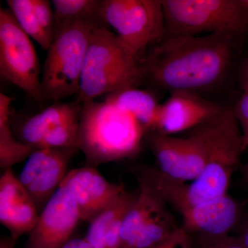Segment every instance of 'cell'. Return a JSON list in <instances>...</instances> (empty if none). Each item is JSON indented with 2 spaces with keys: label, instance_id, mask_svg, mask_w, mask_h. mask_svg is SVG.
<instances>
[{
  "label": "cell",
  "instance_id": "cell-3",
  "mask_svg": "<svg viewBox=\"0 0 248 248\" xmlns=\"http://www.w3.org/2000/svg\"><path fill=\"white\" fill-rule=\"evenodd\" d=\"M81 104L77 147L84 153L87 166L139 153L145 130L131 114L107 99Z\"/></svg>",
  "mask_w": 248,
  "mask_h": 248
},
{
  "label": "cell",
  "instance_id": "cell-4",
  "mask_svg": "<svg viewBox=\"0 0 248 248\" xmlns=\"http://www.w3.org/2000/svg\"><path fill=\"white\" fill-rule=\"evenodd\" d=\"M144 74L118 36L100 24L90 40L76 101L83 104L134 88Z\"/></svg>",
  "mask_w": 248,
  "mask_h": 248
},
{
  "label": "cell",
  "instance_id": "cell-20",
  "mask_svg": "<svg viewBox=\"0 0 248 248\" xmlns=\"http://www.w3.org/2000/svg\"><path fill=\"white\" fill-rule=\"evenodd\" d=\"M138 194L124 191L90 222L85 239L93 248H106V237L109 228L117 219L126 215L136 200Z\"/></svg>",
  "mask_w": 248,
  "mask_h": 248
},
{
  "label": "cell",
  "instance_id": "cell-8",
  "mask_svg": "<svg viewBox=\"0 0 248 248\" xmlns=\"http://www.w3.org/2000/svg\"><path fill=\"white\" fill-rule=\"evenodd\" d=\"M99 16L102 24L115 31L135 59L146 47L166 35L162 1L102 0Z\"/></svg>",
  "mask_w": 248,
  "mask_h": 248
},
{
  "label": "cell",
  "instance_id": "cell-32",
  "mask_svg": "<svg viewBox=\"0 0 248 248\" xmlns=\"http://www.w3.org/2000/svg\"><path fill=\"white\" fill-rule=\"evenodd\" d=\"M244 171L245 180H246V182L247 183L248 185V161L247 164H246V166L244 167Z\"/></svg>",
  "mask_w": 248,
  "mask_h": 248
},
{
  "label": "cell",
  "instance_id": "cell-28",
  "mask_svg": "<svg viewBox=\"0 0 248 248\" xmlns=\"http://www.w3.org/2000/svg\"><path fill=\"white\" fill-rule=\"evenodd\" d=\"M60 248H93L86 239H73Z\"/></svg>",
  "mask_w": 248,
  "mask_h": 248
},
{
  "label": "cell",
  "instance_id": "cell-18",
  "mask_svg": "<svg viewBox=\"0 0 248 248\" xmlns=\"http://www.w3.org/2000/svg\"><path fill=\"white\" fill-rule=\"evenodd\" d=\"M105 99L131 114L145 131H155L161 105L157 104L151 93L135 88H129L108 94Z\"/></svg>",
  "mask_w": 248,
  "mask_h": 248
},
{
  "label": "cell",
  "instance_id": "cell-22",
  "mask_svg": "<svg viewBox=\"0 0 248 248\" xmlns=\"http://www.w3.org/2000/svg\"><path fill=\"white\" fill-rule=\"evenodd\" d=\"M6 2L19 27L43 50H48L53 41L46 35L39 25L32 0H8Z\"/></svg>",
  "mask_w": 248,
  "mask_h": 248
},
{
  "label": "cell",
  "instance_id": "cell-15",
  "mask_svg": "<svg viewBox=\"0 0 248 248\" xmlns=\"http://www.w3.org/2000/svg\"><path fill=\"white\" fill-rule=\"evenodd\" d=\"M40 213L35 202L16 177L12 169L4 170L0 178V221L16 241L31 233Z\"/></svg>",
  "mask_w": 248,
  "mask_h": 248
},
{
  "label": "cell",
  "instance_id": "cell-23",
  "mask_svg": "<svg viewBox=\"0 0 248 248\" xmlns=\"http://www.w3.org/2000/svg\"><path fill=\"white\" fill-rule=\"evenodd\" d=\"M79 123V119L54 127L46 134L39 148H78Z\"/></svg>",
  "mask_w": 248,
  "mask_h": 248
},
{
  "label": "cell",
  "instance_id": "cell-1",
  "mask_svg": "<svg viewBox=\"0 0 248 248\" xmlns=\"http://www.w3.org/2000/svg\"><path fill=\"white\" fill-rule=\"evenodd\" d=\"M233 38L221 34L165 37L143 66L145 74L172 93L211 89L228 71Z\"/></svg>",
  "mask_w": 248,
  "mask_h": 248
},
{
  "label": "cell",
  "instance_id": "cell-17",
  "mask_svg": "<svg viewBox=\"0 0 248 248\" xmlns=\"http://www.w3.org/2000/svg\"><path fill=\"white\" fill-rule=\"evenodd\" d=\"M138 182V197L124 217L121 230L120 248L128 246L146 223L166 210V202L144 182Z\"/></svg>",
  "mask_w": 248,
  "mask_h": 248
},
{
  "label": "cell",
  "instance_id": "cell-5",
  "mask_svg": "<svg viewBox=\"0 0 248 248\" xmlns=\"http://www.w3.org/2000/svg\"><path fill=\"white\" fill-rule=\"evenodd\" d=\"M100 24L79 21L55 30L41 78L43 101L58 102L78 95L90 40Z\"/></svg>",
  "mask_w": 248,
  "mask_h": 248
},
{
  "label": "cell",
  "instance_id": "cell-29",
  "mask_svg": "<svg viewBox=\"0 0 248 248\" xmlns=\"http://www.w3.org/2000/svg\"><path fill=\"white\" fill-rule=\"evenodd\" d=\"M238 239L242 243L245 248H248V222L243 228L239 236H238Z\"/></svg>",
  "mask_w": 248,
  "mask_h": 248
},
{
  "label": "cell",
  "instance_id": "cell-13",
  "mask_svg": "<svg viewBox=\"0 0 248 248\" xmlns=\"http://www.w3.org/2000/svg\"><path fill=\"white\" fill-rule=\"evenodd\" d=\"M60 186L74 197L81 221L89 222L125 191L123 186L109 182L95 168L90 166L67 173Z\"/></svg>",
  "mask_w": 248,
  "mask_h": 248
},
{
  "label": "cell",
  "instance_id": "cell-30",
  "mask_svg": "<svg viewBox=\"0 0 248 248\" xmlns=\"http://www.w3.org/2000/svg\"><path fill=\"white\" fill-rule=\"evenodd\" d=\"M242 84L244 90H248V62L245 65L242 72Z\"/></svg>",
  "mask_w": 248,
  "mask_h": 248
},
{
  "label": "cell",
  "instance_id": "cell-25",
  "mask_svg": "<svg viewBox=\"0 0 248 248\" xmlns=\"http://www.w3.org/2000/svg\"><path fill=\"white\" fill-rule=\"evenodd\" d=\"M244 93L234 109L235 117L241 128L244 139V150L248 148V90Z\"/></svg>",
  "mask_w": 248,
  "mask_h": 248
},
{
  "label": "cell",
  "instance_id": "cell-11",
  "mask_svg": "<svg viewBox=\"0 0 248 248\" xmlns=\"http://www.w3.org/2000/svg\"><path fill=\"white\" fill-rule=\"evenodd\" d=\"M81 220L71 192L60 186L40 213L26 248H60L70 241Z\"/></svg>",
  "mask_w": 248,
  "mask_h": 248
},
{
  "label": "cell",
  "instance_id": "cell-10",
  "mask_svg": "<svg viewBox=\"0 0 248 248\" xmlns=\"http://www.w3.org/2000/svg\"><path fill=\"white\" fill-rule=\"evenodd\" d=\"M78 148H39L28 158L19 182L41 213L67 174L70 160Z\"/></svg>",
  "mask_w": 248,
  "mask_h": 248
},
{
  "label": "cell",
  "instance_id": "cell-24",
  "mask_svg": "<svg viewBox=\"0 0 248 248\" xmlns=\"http://www.w3.org/2000/svg\"><path fill=\"white\" fill-rule=\"evenodd\" d=\"M32 4L41 29L53 41L55 35V17L52 3L48 0H32Z\"/></svg>",
  "mask_w": 248,
  "mask_h": 248
},
{
  "label": "cell",
  "instance_id": "cell-27",
  "mask_svg": "<svg viewBox=\"0 0 248 248\" xmlns=\"http://www.w3.org/2000/svg\"><path fill=\"white\" fill-rule=\"evenodd\" d=\"M198 248H246L238 237L229 235L215 239H199Z\"/></svg>",
  "mask_w": 248,
  "mask_h": 248
},
{
  "label": "cell",
  "instance_id": "cell-9",
  "mask_svg": "<svg viewBox=\"0 0 248 248\" xmlns=\"http://www.w3.org/2000/svg\"><path fill=\"white\" fill-rule=\"evenodd\" d=\"M0 73L37 102H43L40 65L31 37L9 9H0Z\"/></svg>",
  "mask_w": 248,
  "mask_h": 248
},
{
  "label": "cell",
  "instance_id": "cell-6",
  "mask_svg": "<svg viewBox=\"0 0 248 248\" xmlns=\"http://www.w3.org/2000/svg\"><path fill=\"white\" fill-rule=\"evenodd\" d=\"M162 5L165 37L208 32L234 37L248 30V12L240 0H164Z\"/></svg>",
  "mask_w": 248,
  "mask_h": 248
},
{
  "label": "cell",
  "instance_id": "cell-2",
  "mask_svg": "<svg viewBox=\"0 0 248 248\" xmlns=\"http://www.w3.org/2000/svg\"><path fill=\"white\" fill-rule=\"evenodd\" d=\"M244 151L234 110L226 109L208 161L199 177L186 184L159 174L153 181V189L177 210L217 200L227 195L233 171Z\"/></svg>",
  "mask_w": 248,
  "mask_h": 248
},
{
  "label": "cell",
  "instance_id": "cell-7",
  "mask_svg": "<svg viewBox=\"0 0 248 248\" xmlns=\"http://www.w3.org/2000/svg\"><path fill=\"white\" fill-rule=\"evenodd\" d=\"M224 111L217 118L196 128L187 138L153 132L148 141L157 165L156 169L177 182L195 180L208 161Z\"/></svg>",
  "mask_w": 248,
  "mask_h": 248
},
{
  "label": "cell",
  "instance_id": "cell-19",
  "mask_svg": "<svg viewBox=\"0 0 248 248\" xmlns=\"http://www.w3.org/2000/svg\"><path fill=\"white\" fill-rule=\"evenodd\" d=\"M11 102L9 96L0 93V166L4 170L27 159L36 150L15 138L9 122Z\"/></svg>",
  "mask_w": 248,
  "mask_h": 248
},
{
  "label": "cell",
  "instance_id": "cell-14",
  "mask_svg": "<svg viewBox=\"0 0 248 248\" xmlns=\"http://www.w3.org/2000/svg\"><path fill=\"white\" fill-rule=\"evenodd\" d=\"M184 220V229L199 239L228 236L239 217L238 203L226 195L211 202L186 206L177 210Z\"/></svg>",
  "mask_w": 248,
  "mask_h": 248
},
{
  "label": "cell",
  "instance_id": "cell-26",
  "mask_svg": "<svg viewBox=\"0 0 248 248\" xmlns=\"http://www.w3.org/2000/svg\"><path fill=\"white\" fill-rule=\"evenodd\" d=\"M151 248H194L191 235L184 228H178L167 239Z\"/></svg>",
  "mask_w": 248,
  "mask_h": 248
},
{
  "label": "cell",
  "instance_id": "cell-33",
  "mask_svg": "<svg viewBox=\"0 0 248 248\" xmlns=\"http://www.w3.org/2000/svg\"><path fill=\"white\" fill-rule=\"evenodd\" d=\"M240 1H241V4L244 6L245 9L247 10L248 12V0H240Z\"/></svg>",
  "mask_w": 248,
  "mask_h": 248
},
{
  "label": "cell",
  "instance_id": "cell-31",
  "mask_svg": "<svg viewBox=\"0 0 248 248\" xmlns=\"http://www.w3.org/2000/svg\"><path fill=\"white\" fill-rule=\"evenodd\" d=\"M14 241H13L11 239H1L0 241V248H14Z\"/></svg>",
  "mask_w": 248,
  "mask_h": 248
},
{
  "label": "cell",
  "instance_id": "cell-16",
  "mask_svg": "<svg viewBox=\"0 0 248 248\" xmlns=\"http://www.w3.org/2000/svg\"><path fill=\"white\" fill-rule=\"evenodd\" d=\"M81 107L82 104L76 100L69 103L55 102L24 122L21 130V141L38 149L49 130L60 124L79 120Z\"/></svg>",
  "mask_w": 248,
  "mask_h": 248
},
{
  "label": "cell",
  "instance_id": "cell-12",
  "mask_svg": "<svg viewBox=\"0 0 248 248\" xmlns=\"http://www.w3.org/2000/svg\"><path fill=\"white\" fill-rule=\"evenodd\" d=\"M224 110L195 93H172L170 97L160 106L157 123L153 132L164 135L182 133L210 122Z\"/></svg>",
  "mask_w": 248,
  "mask_h": 248
},
{
  "label": "cell",
  "instance_id": "cell-21",
  "mask_svg": "<svg viewBox=\"0 0 248 248\" xmlns=\"http://www.w3.org/2000/svg\"><path fill=\"white\" fill-rule=\"evenodd\" d=\"M102 0H53L55 32L64 24L79 21L102 24L99 16ZM104 25V24H103Z\"/></svg>",
  "mask_w": 248,
  "mask_h": 248
}]
</instances>
